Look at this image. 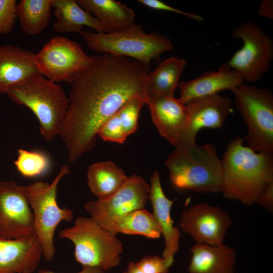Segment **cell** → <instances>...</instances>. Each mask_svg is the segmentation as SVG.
Masks as SVG:
<instances>
[{
    "mask_svg": "<svg viewBox=\"0 0 273 273\" xmlns=\"http://www.w3.org/2000/svg\"><path fill=\"white\" fill-rule=\"evenodd\" d=\"M149 66L130 58L103 53L68 82L69 103L59 135L74 162L96 146L102 124L134 98L147 97Z\"/></svg>",
    "mask_w": 273,
    "mask_h": 273,
    "instance_id": "1",
    "label": "cell"
},
{
    "mask_svg": "<svg viewBox=\"0 0 273 273\" xmlns=\"http://www.w3.org/2000/svg\"><path fill=\"white\" fill-rule=\"evenodd\" d=\"M241 137L228 144L221 160L224 197L249 206L257 203L273 182V154L259 153L243 144Z\"/></svg>",
    "mask_w": 273,
    "mask_h": 273,
    "instance_id": "2",
    "label": "cell"
},
{
    "mask_svg": "<svg viewBox=\"0 0 273 273\" xmlns=\"http://www.w3.org/2000/svg\"><path fill=\"white\" fill-rule=\"evenodd\" d=\"M171 183L179 189L200 193L222 192L223 170L213 145L175 148L165 161Z\"/></svg>",
    "mask_w": 273,
    "mask_h": 273,
    "instance_id": "3",
    "label": "cell"
},
{
    "mask_svg": "<svg viewBox=\"0 0 273 273\" xmlns=\"http://www.w3.org/2000/svg\"><path fill=\"white\" fill-rule=\"evenodd\" d=\"M7 94L13 102L33 113L46 140L52 141L59 135L69 103L61 85L38 75L13 87Z\"/></svg>",
    "mask_w": 273,
    "mask_h": 273,
    "instance_id": "4",
    "label": "cell"
},
{
    "mask_svg": "<svg viewBox=\"0 0 273 273\" xmlns=\"http://www.w3.org/2000/svg\"><path fill=\"white\" fill-rule=\"evenodd\" d=\"M59 237L73 243L75 259L83 266L97 267L106 271L120 263L122 242L90 217H78L72 226L60 232Z\"/></svg>",
    "mask_w": 273,
    "mask_h": 273,
    "instance_id": "5",
    "label": "cell"
},
{
    "mask_svg": "<svg viewBox=\"0 0 273 273\" xmlns=\"http://www.w3.org/2000/svg\"><path fill=\"white\" fill-rule=\"evenodd\" d=\"M92 51L125 57L149 66L159 55L172 50L169 38L156 33H146L133 24L117 31L106 33L82 31L79 33Z\"/></svg>",
    "mask_w": 273,
    "mask_h": 273,
    "instance_id": "6",
    "label": "cell"
},
{
    "mask_svg": "<svg viewBox=\"0 0 273 273\" xmlns=\"http://www.w3.org/2000/svg\"><path fill=\"white\" fill-rule=\"evenodd\" d=\"M70 173L67 165H63L50 184L35 181L26 186L29 205L34 218L35 235L42 251V256L51 261L55 254L54 236L58 224L62 221L70 222L73 217L72 210L59 207L57 201V190L61 179Z\"/></svg>",
    "mask_w": 273,
    "mask_h": 273,
    "instance_id": "7",
    "label": "cell"
},
{
    "mask_svg": "<svg viewBox=\"0 0 273 273\" xmlns=\"http://www.w3.org/2000/svg\"><path fill=\"white\" fill-rule=\"evenodd\" d=\"M236 109L248 128L244 139L256 152L273 154V95L253 85H239L232 90Z\"/></svg>",
    "mask_w": 273,
    "mask_h": 273,
    "instance_id": "8",
    "label": "cell"
},
{
    "mask_svg": "<svg viewBox=\"0 0 273 273\" xmlns=\"http://www.w3.org/2000/svg\"><path fill=\"white\" fill-rule=\"evenodd\" d=\"M243 41L242 47L227 62L249 83L258 81L268 70L273 58V41L257 24L242 23L232 32Z\"/></svg>",
    "mask_w": 273,
    "mask_h": 273,
    "instance_id": "9",
    "label": "cell"
},
{
    "mask_svg": "<svg viewBox=\"0 0 273 273\" xmlns=\"http://www.w3.org/2000/svg\"><path fill=\"white\" fill-rule=\"evenodd\" d=\"M149 192L150 185L141 176L134 174L114 194L105 199L88 201L84 207L93 220L116 235L117 221L132 211L145 208Z\"/></svg>",
    "mask_w": 273,
    "mask_h": 273,
    "instance_id": "10",
    "label": "cell"
},
{
    "mask_svg": "<svg viewBox=\"0 0 273 273\" xmlns=\"http://www.w3.org/2000/svg\"><path fill=\"white\" fill-rule=\"evenodd\" d=\"M34 59L41 75L56 83H68L90 63L93 56L86 54L77 42L57 36L34 54Z\"/></svg>",
    "mask_w": 273,
    "mask_h": 273,
    "instance_id": "11",
    "label": "cell"
},
{
    "mask_svg": "<svg viewBox=\"0 0 273 273\" xmlns=\"http://www.w3.org/2000/svg\"><path fill=\"white\" fill-rule=\"evenodd\" d=\"M33 235L34 218L26 186L0 181V238L20 239Z\"/></svg>",
    "mask_w": 273,
    "mask_h": 273,
    "instance_id": "12",
    "label": "cell"
},
{
    "mask_svg": "<svg viewBox=\"0 0 273 273\" xmlns=\"http://www.w3.org/2000/svg\"><path fill=\"white\" fill-rule=\"evenodd\" d=\"M232 222L230 215L220 207L202 203L182 212L179 226L197 243L220 246Z\"/></svg>",
    "mask_w": 273,
    "mask_h": 273,
    "instance_id": "13",
    "label": "cell"
},
{
    "mask_svg": "<svg viewBox=\"0 0 273 273\" xmlns=\"http://www.w3.org/2000/svg\"><path fill=\"white\" fill-rule=\"evenodd\" d=\"M186 105L187 120L175 148L196 144V136L200 129L221 128L233 112L231 100L218 94L192 99Z\"/></svg>",
    "mask_w": 273,
    "mask_h": 273,
    "instance_id": "14",
    "label": "cell"
},
{
    "mask_svg": "<svg viewBox=\"0 0 273 273\" xmlns=\"http://www.w3.org/2000/svg\"><path fill=\"white\" fill-rule=\"evenodd\" d=\"M153 210V214L158 224L164 239V249L162 257L168 267L174 261L175 254L179 249L180 230L174 226L171 216V208L174 202L165 195L161 184L159 172L155 170L150 178L148 196Z\"/></svg>",
    "mask_w": 273,
    "mask_h": 273,
    "instance_id": "15",
    "label": "cell"
},
{
    "mask_svg": "<svg viewBox=\"0 0 273 273\" xmlns=\"http://www.w3.org/2000/svg\"><path fill=\"white\" fill-rule=\"evenodd\" d=\"M146 104L160 134L175 148L187 120L186 105L174 96L149 98Z\"/></svg>",
    "mask_w": 273,
    "mask_h": 273,
    "instance_id": "16",
    "label": "cell"
},
{
    "mask_svg": "<svg viewBox=\"0 0 273 273\" xmlns=\"http://www.w3.org/2000/svg\"><path fill=\"white\" fill-rule=\"evenodd\" d=\"M42 256L35 235L20 239L0 238V273H32Z\"/></svg>",
    "mask_w": 273,
    "mask_h": 273,
    "instance_id": "17",
    "label": "cell"
},
{
    "mask_svg": "<svg viewBox=\"0 0 273 273\" xmlns=\"http://www.w3.org/2000/svg\"><path fill=\"white\" fill-rule=\"evenodd\" d=\"M244 81L238 71L225 63L216 71H207L196 78L179 82L178 99L186 104L192 99L218 94L222 90L232 91Z\"/></svg>",
    "mask_w": 273,
    "mask_h": 273,
    "instance_id": "18",
    "label": "cell"
},
{
    "mask_svg": "<svg viewBox=\"0 0 273 273\" xmlns=\"http://www.w3.org/2000/svg\"><path fill=\"white\" fill-rule=\"evenodd\" d=\"M34 53L11 44L0 45V93H7L26 80L41 75Z\"/></svg>",
    "mask_w": 273,
    "mask_h": 273,
    "instance_id": "19",
    "label": "cell"
},
{
    "mask_svg": "<svg viewBox=\"0 0 273 273\" xmlns=\"http://www.w3.org/2000/svg\"><path fill=\"white\" fill-rule=\"evenodd\" d=\"M190 273H233L236 251L223 244L211 246L196 243L190 249Z\"/></svg>",
    "mask_w": 273,
    "mask_h": 273,
    "instance_id": "20",
    "label": "cell"
},
{
    "mask_svg": "<svg viewBox=\"0 0 273 273\" xmlns=\"http://www.w3.org/2000/svg\"><path fill=\"white\" fill-rule=\"evenodd\" d=\"M79 6L102 24L106 32L124 29L133 24L135 14L124 4L114 0H77Z\"/></svg>",
    "mask_w": 273,
    "mask_h": 273,
    "instance_id": "21",
    "label": "cell"
},
{
    "mask_svg": "<svg viewBox=\"0 0 273 273\" xmlns=\"http://www.w3.org/2000/svg\"><path fill=\"white\" fill-rule=\"evenodd\" d=\"M52 7L57 19L54 29L59 32L80 33L84 26L99 33H106L100 21L81 7L76 0H52Z\"/></svg>",
    "mask_w": 273,
    "mask_h": 273,
    "instance_id": "22",
    "label": "cell"
},
{
    "mask_svg": "<svg viewBox=\"0 0 273 273\" xmlns=\"http://www.w3.org/2000/svg\"><path fill=\"white\" fill-rule=\"evenodd\" d=\"M187 65L183 58L171 57L163 61L147 74L145 89L147 101L158 96H174L179 78Z\"/></svg>",
    "mask_w": 273,
    "mask_h": 273,
    "instance_id": "23",
    "label": "cell"
},
{
    "mask_svg": "<svg viewBox=\"0 0 273 273\" xmlns=\"http://www.w3.org/2000/svg\"><path fill=\"white\" fill-rule=\"evenodd\" d=\"M86 177L92 193L98 199H103L118 191L128 176L114 162L106 161L88 165Z\"/></svg>",
    "mask_w": 273,
    "mask_h": 273,
    "instance_id": "24",
    "label": "cell"
},
{
    "mask_svg": "<svg viewBox=\"0 0 273 273\" xmlns=\"http://www.w3.org/2000/svg\"><path fill=\"white\" fill-rule=\"evenodd\" d=\"M52 0H21L16 6L17 18L22 30L27 34L38 35L48 26Z\"/></svg>",
    "mask_w": 273,
    "mask_h": 273,
    "instance_id": "25",
    "label": "cell"
},
{
    "mask_svg": "<svg viewBox=\"0 0 273 273\" xmlns=\"http://www.w3.org/2000/svg\"><path fill=\"white\" fill-rule=\"evenodd\" d=\"M114 232L116 235H141L150 239H158L161 235L153 213L145 208L134 210L121 217L115 224Z\"/></svg>",
    "mask_w": 273,
    "mask_h": 273,
    "instance_id": "26",
    "label": "cell"
},
{
    "mask_svg": "<svg viewBox=\"0 0 273 273\" xmlns=\"http://www.w3.org/2000/svg\"><path fill=\"white\" fill-rule=\"evenodd\" d=\"M17 171L26 177H35L46 174L51 167L49 156L39 151H28L20 149L14 162Z\"/></svg>",
    "mask_w": 273,
    "mask_h": 273,
    "instance_id": "27",
    "label": "cell"
},
{
    "mask_svg": "<svg viewBox=\"0 0 273 273\" xmlns=\"http://www.w3.org/2000/svg\"><path fill=\"white\" fill-rule=\"evenodd\" d=\"M145 104L144 99L134 98L126 102L117 112L127 136L133 133L137 130L140 112Z\"/></svg>",
    "mask_w": 273,
    "mask_h": 273,
    "instance_id": "28",
    "label": "cell"
},
{
    "mask_svg": "<svg viewBox=\"0 0 273 273\" xmlns=\"http://www.w3.org/2000/svg\"><path fill=\"white\" fill-rule=\"evenodd\" d=\"M97 136L105 141L123 143L127 138L117 113L107 119L101 126Z\"/></svg>",
    "mask_w": 273,
    "mask_h": 273,
    "instance_id": "29",
    "label": "cell"
},
{
    "mask_svg": "<svg viewBox=\"0 0 273 273\" xmlns=\"http://www.w3.org/2000/svg\"><path fill=\"white\" fill-rule=\"evenodd\" d=\"M15 0H0V35L9 34L17 18Z\"/></svg>",
    "mask_w": 273,
    "mask_h": 273,
    "instance_id": "30",
    "label": "cell"
},
{
    "mask_svg": "<svg viewBox=\"0 0 273 273\" xmlns=\"http://www.w3.org/2000/svg\"><path fill=\"white\" fill-rule=\"evenodd\" d=\"M137 262L144 273H169L170 267L163 257L148 255Z\"/></svg>",
    "mask_w": 273,
    "mask_h": 273,
    "instance_id": "31",
    "label": "cell"
},
{
    "mask_svg": "<svg viewBox=\"0 0 273 273\" xmlns=\"http://www.w3.org/2000/svg\"><path fill=\"white\" fill-rule=\"evenodd\" d=\"M138 2L143 5L153 9L179 14L197 21L203 20V18L200 15L183 11L159 0H139Z\"/></svg>",
    "mask_w": 273,
    "mask_h": 273,
    "instance_id": "32",
    "label": "cell"
},
{
    "mask_svg": "<svg viewBox=\"0 0 273 273\" xmlns=\"http://www.w3.org/2000/svg\"><path fill=\"white\" fill-rule=\"evenodd\" d=\"M257 203L268 210L272 209L273 182L266 186L260 196Z\"/></svg>",
    "mask_w": 273,
    "mask_h": 273,
    "instance_id": "33",
    "label": "cell"
},
{
    "mask_svg": "<svg viewBox=\"0 0 273 273\" xmlns=\"http://www.w3.org/2000/svg\"><path fill=\"white\" fill-rule=\"evenodd\" d=\"M258 14L261 17L270 19L273 18V2L272 0H263L259 4Z\"/></svg>",
    "mask_w": 273,
    "mask_h": 273,
    "instance_id": "34",
    "label": "cell"
},
{
    "mask_svg": "<svg viewBox=\"0 0 273 273\" xmlns=\"http://www.w3.org/2000/svg\"><path fill=\"white\" fill-rule=\"evenodd\" d=\"M38 273H57L49 269H42ZM77 273H106L102 269L93 266H83L82 269Z\"/></svg>",
    "mask_w": 273,
    "mask_h": 273,
    "instance_id": "35",
    "label": "cell"
},
{
    "mask_svg": "<svg viewBox=\"0 0 273 273\" xmlns=\"http://www.w3.org/2000/svg\"><path fill=\"white\" fill-rule=\"evenodd\" d=\"M124 273H144L141 269L137 262L131 261L128 264Z\"/></svg>",
    "mask_w": 273,
    "mask_h": 273,
    "instance_id": "36",
    "label": "cell"
}]
</instances>
